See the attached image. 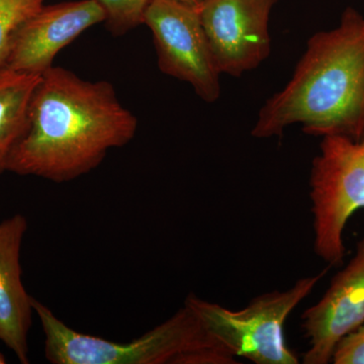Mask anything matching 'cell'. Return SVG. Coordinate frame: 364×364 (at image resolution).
<instances>
[{"label": "cell", "instance_id": "1", "mask_svg": "<svg viewBox=\"0 0 364 364\" xmlns=\"http://www.w3.org/2000/svg\"><path fill=\"white\" fill-rule=\"evenodd\" d=\"M138 119L109 81H88L53 66L33 90L25 130L6 171L62 183L97 168L107 153L131 142Z\"/></svg>", "mask_w": 364, "mask_h": 364}, {"label": "cell", "instance_id": "2", "mask_svg": "<svg viewBox=\"0 0 364 364\" xmlns=\"http://www.w3.org/2000/svg\"><path fill=\"white\" fill-rule=\"evenodd\" d=\"M299 124L308 135L364 134V16L352 7L333 30L315 33L293 77L261 107L251 135L280 136Z\"/></svg>", "mask_w": 364, "mask_h": 364}, {"label": "cell", "instance_id": "3", "mask_svg": "<svg viewBox=\"0 0 364 364\" xmlns=\"http://www.w3.org/2000/svg\"><path fill=\"white\" fill-rule=\"evenodd\" d=\"M45 334V355L53 364H236L226 347L184 305L142 336L114 342L83 334L32 299Z\"/></svg>", "mask_w": 364, "mask_h": 364}, {"label": "cell", "instance_id": "4", "mask_svg": "<svg viewBox=\"0 0 364 364\" xmlns=\"http://www.w3.org/2000/svg\"><path fill=\"white\" fill-rule=\"evenodd\" d=\"M330 267L314 277L299 279L287 291L256 296L242 310H230L196 294L186 296L184 305L237 358H243L256 364H298L299 358L287 346L284 324Z\"/></svg>", "mask_w": 364, "mask_h": 364}, {"label": "cell", "instance_id": "5", "mask_svg": "<svg viewBox=\"0 0 364 364\" xmlns=\"http://www.w3.org/2000/svg\"><path fill=\"white\" fill-rule=\"evenodd\" d=\"M314 250L330 267L343 261L349 219L364 208V134L323 136L310 177Z\"/></svg>", "mask_w": 364, "mask_h": 364}, {"label": "cell", "instance_id": "6", "mask_svg": "<svg viewBox=\"0 0 364 364\" xmlns=\"http://www.w3.org/2000/svg\"><path fill=\"white\" fill-rule=\"evenodd\" d=\"M143 23L149 28L160 71L188 83L208 104L221 97V77L200 11L177 0H151Z\"/></svg>", "mask_w": 364, "mask_h": 364}, {"label": "cell", "instance_id": "7", "mask_svg": "<svg viewBox=\"0 0 364 364\" xmlns=\"http://www.w3.org/2000/svg\"><path fill=\"white\" fill-rule=\"evenodd\" d=\"M277 0H203L198 11L220 73L239 77L269 56Z\"/></svg>", "mask_w": 364, "mask_h": 364}, {"label": "cell", "instance_id": "8", "mask_svg": "<svg viewBox=\"0 0 364 364\" xmlns=\"http://www.w3.org/2000/svg\"><path fill=\"white\" fill-rule=\"evenodd\" d=\"M301 328L309 340L306 364H327L340 340L364 322V236L355 254L335 275L323 298L306 309Z\"/></svg>", "mask_w": 364, "mask_h": 364}, {"label": "cell", "instance_id": "9", "mask_svg": "<svg viewBox=\"0 0 364 364\" xmlns=\"http://www.w3.org/2000/svg\"><path fill=\"white\" fill-rule=\"evenodd\" d=\"M105 21L97 0H77L43 6L21 26L6 66L23 73L42 75L55 57L91 26Z\"/></svg>", "mask_w": 364, "mask_h": 364}, {"label": "cell", "instance_id": "10", "mask_svg": "<svg viewBox=\"0 0 364 364\" xmlns=\"http://www.w3.org/2000/svg\"><path fill=\"white\" fill-rule=\"evenodd\" d=\"M28 229L23 215L0 223V341L21 363L28 361V334L32 326V296L21 280V249Z\"/></svg>", "mask_w": 364, "mask_h": 364}, {"label": "cell", "instance_id": "11", "mask_svg": "<svg viewBox=\"0 0 364 364\" xmlns=\"http://www.w3.org/2000/svg\"><path fill=\"white\" fill-rule=\"evenodd\" d=\"M41 75L0 67V174L25 130L26 114Z\"/></svg>", "mask_w": 364, "mask_h": 364}, {"label": "cell", "instance_id": "12", "mask_svg": "<svg viewBox=\"0 0 364 364\" xmlns=\"http://www.w3.org/2000/svg\"><path fill=\"white\" fill-rule=\"evenodd\" d=\"M45 0H0V67L6 66L21 26L38 13Z\"/></svg>", "mask_w": 364, "mask_h": 364}, {"label": "cell", "instance_id": "13", "mask_svg": "<svg viewBox=\"0 0 364 364\" xmlns=\"http://www.w3.org/2000/svg\"><path fill=\"white\" fill-rule=\"evenodd\" d=\"M105 13V21L112 35L123 36L142 25L151 0H97Z\"/></svg>", "mask_w": 364, "mask_h": 364}, {"label": "cell", "instance_id": "14", "mask_svg": "<svg viewBox=\"0 0 364 364\" xmlns=\"http://www.w3.org/2000/svg\"><path fill=\"white\" fill-rule=\"evenodd\" d=\"M332 361L335 364H364V322L340 340Z\"/></svg>", "mask_w": 364, "mask_h": 364}, {"label": "cell", "instance_id": "15", "mask_svg": "<svg viewBox=\"0 0 364 364\" xmlns=\"http://www.w3.org/2000/svg\"><path fill=\"white\" fill-rule=\"evenodd\" d=\"M177 1L183 2V4H188V6L196 7V9H200L203 0H177Z\"/></svg>", "mask_w": 364, "mask_h": 364}, {"label": "cell", "instance_id": "16", "mask_svg": "<svg viewBox=\"0 0 364 364\" xmlns=\"http://www.w3.org/2000/svg\"><path fill=\"white\" fill-rule=\"evenodd\" d=\"M6 363V359L2 355L1 352H0V364Z\"/></svg>", "mask_w": 364, "mask_h": 364}]
</instances>
